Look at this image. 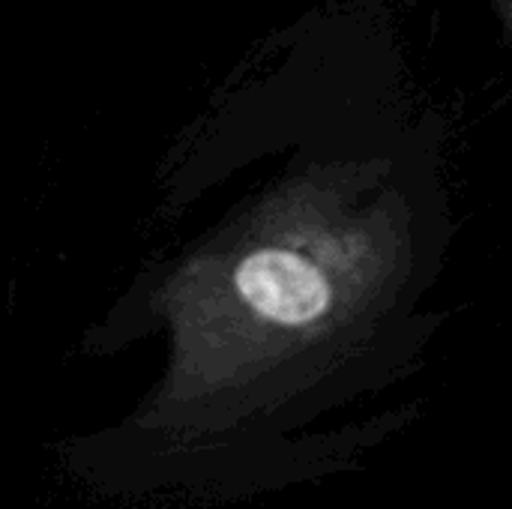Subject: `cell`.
Segmentation results:
<instances>
[{
  "label": "cell",
  "instance_id": "cell-1",
  "mask_svg": "<svg viewBox=\"0 0 512 509\" xmlns=\"http://www.w3.org/2000/svg\"><path fill=\"white\" fill-rule=\"evenodd\" d=\"M384 162L294 171L189 252L159 288L162 405L261 387L330 351L420 279L414 216Z\"/></svg>",
  "mask_w": 512,
  "mask_h": 509
},
{
  "label": "cell",
  "instance_id": "cell-2",
  "mask_svg": "<svg viewBox=\"0 0 512 509\" xmlns=\"http://www.w3.org/2000/svg\"><path fill=\"white\" fill-rule=\"evenodd\" d=\"M495 15L501 18V24L507 27V33L512 36V0H492Z\"/></svg>",
  "mask_w": 512,
  "mask_h": 509
}]
</instances>
